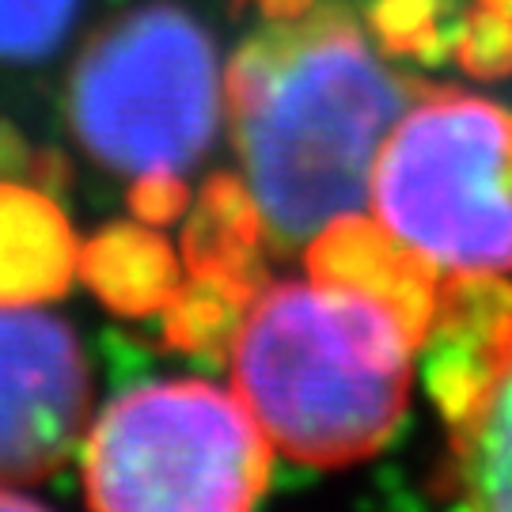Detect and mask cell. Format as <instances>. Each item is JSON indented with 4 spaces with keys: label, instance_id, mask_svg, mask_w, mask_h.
I'll return each mask as SVG.
<instances>
[{
    "label": "cell",
    "instance_id": "cell-1",
    "mask_svg": "<svg viewBox=\"0 0 512 512\" xmlns=\"http://www.w3.org/2000/svg\"><path fill=\"white\" fill-rule=\"evenodd\" d=\"M418 95L338 8L247 38L224 76V107L266 243L300 251L361 213L387 133Z\"/></svg>",
    "mask_w": 512,
    "mask_h": 512
},
{
    "label": "cell",
    "instance_id": "cell-2",
    "mask_svg": "<svg viewBox=\"0 0 512 512\" xmlns=\"http://www.w3.org/2000/svg\"><path fill=\"white\" fill-rule=\"evenodd\" d=\"M414 334L365 293L323 281L258 289L232 342V376L266 440L311 467L380 452L410 399Z\"/></svg>",
    "mask_w": 512,
    "mask_h": 512
},
{
    "label": "cell",
    "instance_id": "cell-3",
    "mask_svg": "<svg viewBox=\"0 0 512 512\" xmlns=\"http://www.w3.org/2000/svg\"><path fill=\"white\" fill-rule=\"evenodd\" d=\"M372 209L437 274H509L512 114L478 95L421 92L376 156Z\"/></svg>",
    "mask_w": 512,
    "mask_h": 512
},
{
    "label": "cell",
    "instance_id": "cell-4",
    "mask_svg": "<svg viewBox=\"0 0 512 512\" xmlns=\"http://www.w3.org/2000/svg\"><path fill=\"white\" fill-rule=\"evenodd\" d=\"M217 46L179 4H145L107 23L80 54L69 84L76 141L122 175H183L220 126Z\"/></svg>",
    "mask_w": 512,
    "mask_h": 512
},
{
    "label": "cell",
    "instance_id": "cell-5",
    "mask_svg": "<svg viewBox=\"0 0 512 512\" xmlns=\"http://www.w3.org/2000/svg\"><path fill=\"white\" fill-rule=\"evenodd\" d=\"M270 440L239 395L205 380L118 395L84 444L92 512H255Z\"/></svg>",
    "mask_w": 512,
    "mask_h": 512
},
{
    "label": "cell",
    "instance_id": "cell-6",
    "mask_svg": "<svg viewBox=\"0 0 512 512\" xmlns=\"http://www.w3.org/2000/svg\"><path fill=\"white\" fill-rule=\"evenodd\" d=\"M92 406L76 334L38 304H0V486L65 467Z\"/></svg>",
    "mask_w": 512,
    "mask_h": 512
},
{
    "label": "cell",
    "instance_id": "cell-7",
    "mask_svg": "<svg viewBox=\"0 0 512 512\" xmlns=\"http://www.w3.org/2000/svg\"><path fill=\"white\" fill-rule=\"evenodd\" d=\"M512 334V285L497 274H448L421 338V380L440 418L456 429L475 410Z\"/></svg>",
    "mask_w": 512,
    "mask_h": 512
},
{
    "label": "cell",
    "instance_id": "cell-8",
    "mask_svg": "<svg viewBox=\"0 0 512 512\" xmlns=\"http://www.w3.org/2000/svg\"><path fill=\"white\" fill-rule=\"evenodd\" d=\"M304 251L311 281L342 285L387 304L421 346L437 311L440 277L429 262H421L410 247L391 236L380 220H368L361 213L338 217Z\"/></svg>",
    "mask_w": 512,
    "mask_h": 512
},
{
    "label": "cell",
    "instance_id": "cell-9",
    "mask_svg": "<svg viewBox=\"0 0 512 512\" xmlns=\"http://www.w3.org/2000/svg\"><path fill=\"white\" fill-rule=\"evenodd\" d=\"M73 224L42 190L0 183V304H42L76 277Z\"/></svg>",
    "mask_w": 512,
    "mask_h": 512
},
{
    "label": "cell",
    "instance_id": "cell-10",
    "mask_svg": "<svg viewBox=\"0 0 512 512\" xmlns=\"http://www.w3.org/2000/svg\"><path fill=\"white\" fill-rule=\"evenodd\" d=\"M76 277L114 315L148 319L167 308L183 281V262L171 251L160 228L110 224L80 247Z\"/></svg>",
    "mask_w": 512,
    "mask_h": 512
},
{
    "label": "cell",
    "instance_id": "cell-11",
    "mask_svg": "<svg viewBox=\"0 0 512 512\" xmlns=\"http://www.w3.org/2000/svg\"><path fill=\"white\" fill-rule=\"evenodd\" d=\"M262 243H266V228H262V217H258V205L247 183L236 175H213L186 209V274L232 277L239 285H247L251 293H258L266 281Z\"/></svg>",
    "mask_w": 512,
    "mask_h": 512
},
{
    "label": "cell",
    "instance_id": "cell-12",
    "mask_svg": "<svg viewBox=\"0 0 512 512\" xmlns=\"http://www.w3.org/2000/svg\"><path fill=\"white\" fill-rule=\"evenodd\" d=\"M456 490L471 512H512V334L475 410L452 429Z\"/></svg>",
    "mask_w": 512,
    "mask_h": 512
},
{
    "label": "cell",
    "instance_id": "cell-13",
    "mask_svg": "<svg viewBox=\"0 0 512 512\" xmlns=\"http://www.w3.org/2000/svg\"><path fill=\"white\" fill-rule=\"evenodd\" d=\"M255 293L232 277L220 274H186L175 296L167 300L164 342L179 353L194 357H220L236 342V330L247 315V304Z\"/></svg>",
    "mask_w": 512,
    "mask_h": 512
},
{
    "label": "cell",
    "instance_id": "cell-14",
    "mask_svg": "<svg viewBox=\"0 0 512 512\" xmlns=\"http://www.w3.org/2000/svg\"><path fill=\"white\" fill-rule=\"evenodd\" d=\"M80 0H0V61H42L69 38Z\"/></svg>",
    "mask_w": 512,
    "mask_h": 512
},
{
    "label": "cell",
    "instance_id": "cell-15",
    "mask_svg": "<svg viewBox=\"0 0 512 512\" xmlns=\"http://www.w3.org/2000/svg\"><path fill=\"white\" fill-rule=\"evenodd\" d=\"M368 31L391 57H437L444 46V0H372Z\"/></svg>",
    "mask_w": 512,
    "mask_h": 512
},
{
    "label": "cell",
    "instance_id": "cell-16",
    "mask_svg": "<svg viewBox=\"0 0 512 512\" xmlns=\"http://www.w3.org/2000/svg\"><path fill=\"white\" fill-rule=\"evenodd\" d=\"M456 57L463 73L478 80H501L512 73V19L478 4L471 16L456 23Z\"/></svg>",
    "mask_w": 512,
    "mask_h": 512
},
{
    "label": "cell",
    "instance_id": "cell-17",
    "mask_svg": "<svg viewBox=\"0 0 512 512\" xmlns=\"http://www.w3.org/2000/svg\"><path fill=\"white\" fill-rule=\"evenodd\" d=\"M129 209L133 217L148 228H167L190 209V190L183 175L156 171V175H137L129 186Z\"/></svg>",
    "mask_w": 512,
    "mask_h": 512
},
{
    "label": "cell",
    "instance_id": "cell-18",
    "mask_svg": "<svg viewBox=\"0 0 512 512\" xmlns=\"http://www.w3.org/2000/svg\"><path fill=\"white\" fill-rule=\"evenodd\" d=\"M239 8H251L266 23H289V19L308 16L315 0H239Z\"/></svg>",
    "mask_w": 512,
    "mask_h": 512
},
{
    "label": "cell",
    "instance_id": "cell-19",
    "mask_svg": "<svg viewBox=\"0 0 512 512\" xmlns=\"http://www.w3.org/2000/svg\"><path fill=\"white\" fill-rule=\"evenodd\" d=\"M0 512H50L46 505H38L31 497L12 494V490H0Z\"/></svg>",
    "mask_w": 512,
    "mask_h": 512
},
{
    "label": "cell",
    "instance_id": "cell-20",
    "mask_svg": "<svg viewBox=\"0 0 512 512\" xmlns=\"http://www.w3.org/2000/svg\"><path fill=\"white\" fill-rule=\"evenodd\" d=\"M482 8H490V12H501V16L512 19V0H478Z\"/></svg>",
    "mask_w": 512,
    "mask_h": 512
}]
</instances>
